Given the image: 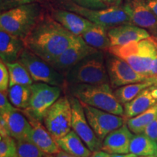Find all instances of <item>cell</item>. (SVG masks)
<instances>
[{
	"mask_svg": "<svg viewBox=\"0 0 157 157\" xmlns=\"http://www.w3.org/2000/svg\"><path fill=\"white\" fill-rule=\"evenodd\" d=\"M66 83L100 84L109 83L105 55L103 50L90 54L73 66L65 76Z\"/></svg>",
	"mask_w": 157,
	"mask_h": 157,
	"instance_id": "5",
	"label": "cell"
},
{
	"mask_svg": "<svg viewBox=\"0 0 157 157\" xmlns=\"http://www.w3.org/2000/svg\"><path fill=\"white\" fill-rule=\"evenodd\" d=\"M17 109H18L13 106L10 101H9L7 93L1 92L0 93V113H9Z\"/></svg>",
	"mask_w": 157,
	"mask_h": 157,
	"instance_id": "34",
	"label": "cell"
},
{
	"mask_svg": "<svg viewBox=\"0 0 157 157\" xmlns=\"http://www.w3.org/2000/svg\"><path fill=\"white\" fill-rule=\"evenodd\" d=\"M82 104L90 127L102 141L110 132L126 123L127 119L124 117L96 109L85 103H82Z\"/></svg>",
	"mask_w": 157,
	"mask_h": 157,
	"instance_id": "12",
	"label": "cell"
},
{
	"mask_svg": "<svg viewBox=\"0 0 157 157\" xmlns=\"http://www.w3.org/2000/svg\"><path fill=\"white\" fill-rule=\"evenodd\" d=\"M97 51L84 42L81 36H76L69 47L50 64L65 76L77 63Z\"/></svg>",
	"mask_w": 157,
	"mask_h": 157,
	"instance_id": "13",
	"label": "cell"
},
{
	"mask_svg": "<svg viewBox=\"0 0 157 157\" xmlns=\"http://www.w3.org/2000/svg\"><path fill=\"white\" fill-rule=\"evenodd\" d=\"M133 135L127 123L110 132L103 140L101 150L109 154L129 153V145Z\"/></svg>",
	"mask_w": 157,
	"mask_h": 157,
	"instance_id": "15",
	"label": "cell"
},
{
	"mask_svg": "<svg viewBox=\"0 0 157 157\" xmlns=\"http://www.w3.org/2000/svg\"><path fill=\"white\" fill-rule=\"evenodd\" d=\"M64 7L82 15L92 23L103 25L108 29L119 25L132 24L130 18L123 9L122 5L110 6L104 9L92 10L80 7L70 2L65 4Z\"/></svg>",
	"mask_w": 157,
	"mask_h": 157,
	"instance_id": "8",
	"label": "cell"
},
{
	"mask_svg": "<svg viewBox=\"0 0 157 157\" xmlns=\"http://www.w3.org/2000/svg\"><path fill=\"white\" fill-rule=\"evenodd\" d=\"M81 36L88 45L96 50L108 51L111 47L108 29L103 25L93 23Z\"/></svg>",
	"mask_w": 157,
	"mask_h": 157,
	"instance_id": "22",
	"label": "cell"
},
{
	"mask_svg": "<svg viewBox=\"0 0 157 157\" xmlns=\"http://www.w3.org/2000/svg\"><path fill=\"white\" fill-rule=\"evenodd\" d=\"M10 73V86L13 84L31 85L34 83L30 74L23 65L19 61L5 63Z\"/></svg>",
	"mask_w": 157,
	"mask_h": 157,
	"instance_id": "28",
	"label": "cell"
},
{
	"mask_svg": "<svg viewBox=\"0 0 157 157\" xmlns=\"http://www.w3.org/2000/svg\"><path fill=\"white\" fill-rule=\"evenodd\" d=\"M138 157H157V156H138Z\"/></svg>",
	"mask_w": 157,
	"mask_h": 157,
	"instance_id": "44",
	"label": "cell"
},
{
	"mask_svg": "<svg viewBox=\"0 0 157 157\" xmlns=\"http://www.w3.org/2000/svg\"><path fill=\"white\" fill-rule=\"evenodd\" d=\"M154 84H155V83L152 80H147L145 82L129 84L118 87L115 89L113 92L118 101L123 105L134 99L142 90Z\"/></svg>",
	"mask_w": 157,
	"mask_h": 157,
	"instance_id": "25",
	"label": "cell"
},
{
	"mask_svg": "<svg viewBox=\"0 0 157 157\" xmlns=\"http://www.w3.org/2000/svg\"><path fill=\"white\" fill-rule=\"evenodd\" d=\"M72 111L68 96H60L45 113L43 124L56 140L72 129Z\"/></svg>",
	"mask_w": 157,
	"mask_h": 157,
	"instance_id": "9",
	"label": "cell"
},
{
	"mask_svg": "<svg viewBox=\"0 0 157 157\" xmlns=\"http://www.w3.org/2000/svg\"><path fill=\"white\" fill-rule=\"evenodd\" d=\"M156 84H157V79H156Z\"/></svg>",
	"mask_w": 157,
	"mask_h": 157,
	"instance_id": "45",
	"label": "cell"
},
{
	"mask_svg": "<svg viewBox=\"0 0 157 157\" xmlns=\"http://www.w3.org/2000/svg\"><path fill=\"white\" fill-rule=\"evenodd\" d=\"M17 156V141L10 135L0 137V157Z\"/></svg>",
	"mask_w": 157,
	"mask_h": 157,
	"instance_id": "30",
	"label": "cell"
},
{
	"mask_svg": "<svg viewBox=\"0 0 157 157\" xmlns=\"http://www.w3.org/2000/svg\"><path fill=\"white\" fill-rule=\"evenodd\" d=\"M56 141L63 151L76 157H89L93 153L73 129Z\"/></svg>",
	"mask_w": 157,
	"mask_h": 157,
	"instance_id": "23",
	"label": "cell"
},
{
	"mask_svg": "<svg viewBox=\"0 0 157 157\" xmlns=\"http://www.w3.org/2000/svg\"><path fill=\"white\" fill-rule=\"evenodd\" d=\"M157 103V100L151 93V86L140 92L134 99L123 105L124 117L129 119L144 112Z\"/></svg>",
	"mask_w": 157,
	"mask_h": 157,
	"instance_id": "21",
	"label": "cell"
},
{
	"mask_svg": "<svg viewBox=\"0 0 157 157\" xmlns=\"http://www.w3.org/2000/svg\"><path fill=\"white\" fill-rule=\"evenodd\" d=\"M25 66L35 82H42L58 86L63 90L67 87L65 76L59 73L51 65L25 48L18 59Z\"/></svg>",
	"mask_w": 157,
	"mask_h": 157,
	"instance_id": "6",
	"label": "cell"
},
{
	"mask_svg": "<svg viewBox=\"0 0 157 157\" xmlns=\"http://www.w3.org/2000/svg\"><path fill=\"white\" fill-rule=\"evenodd\" d=\"M31 97L27 109L23 110L28 118L42 121L45 113L63 91L61 87L50 84L36 82L31 85Z\"/></svg>",
	"mask_w": 157,
	"mask_h": 157,
	"instance_id": "7",
	"label": "cell"
},
{
	"mask_svg": "<svg viewBox=\"0 0 157 157\" xmlns=\"http://www.w3.org/2000/svg\"><path fill=\"white\" fill-rule=\"evenodd\" d=\"M105 65L109 83L114 90L127 84L151 80L148 76L135 71L122 59L109 52L105 55Z\"/></svg>",
	"mask_w": 157,
	"mask_h": 157,
	"instance_id": "10",
	"label": "cell"
},
{
	"mask_svg": "<svg viewBox=\"0 0 157 157\" xmlns=\"http://www.w3.org/2000/svg\"><path fill=\"white\" fill-rule=\"evenodd\" d=\"M148 78L151 79L152 81H154L155 84H156V81L157 79V56L154 60V61L152 62L151 66L148 74Z\"/></svg>",
	"mask_w": 157,
	"mask_h": 157,
	"instance_id": "37",
	"label": "cell"
},
{
	"mask_svg": "<svg viewBox=\"0 0 157 157\" xmlns=\"http://www.w3.org/2000/svg\"><path fill=\"white\" fill-rule=\"evenodd\" d=\"M67 95L71 105L72 129L80 137L92 152L101 150L103 141L98 138L93 129L90 127L82 103L76 98L69 95Z\"/></svg>",
	"mask_w": 157,
	"mask_h": 157,
	"instance_id": "11",
	"label": "cell"
},
{
	"mask_svg": "<svg viewBox=\"0 0 157 157\" xmlns=\"http://www.w3.org/2000/svg\"><path fill=\"white\" fill-rule=\"evenodd\" d=\"M28 118V117H27ZM31 125L30 140L42 151L48 154H56L61 150L53 136L43 124L42 121L28 118Z\"/></svg>",
	"mask_w": 157,
	"mask_h": 157,
	"instance_id": "17",
	"label": "cell"
},
{
	"mask_svg": "<svg viewBox=\"0 0 157 157\" xmlns=\"http://www.w3.org/2000/svg\"><path fill=\"white\" fill-rule=\"evenodd\" d=\"M43 157H56V156H54V154H46Z\"/></svg>",
	"mask_w": 157,
	"mask_h": 157,
	"instance_id": "43",
	"label": "cell"
},
{
	"mask_svg": "<svg viewBox=\"0 0 157 157\" xmlns=\"http://www.w3.org/2000/svg\"><path fill=\"white\" fill-rule=\"evenodd\" d=\"M122 7L132 25L146 29L157 37V17L147 5L146 0H123Z\"/></svg>",
	"mask_w": 157,
	"mask_h": 157,
	"instance_id": "14",
	"label": "cell"
},
{
	"mask_svg": "<svg viewBox=\"0 0 157 157\" xmlns=\"http://www.w3.org/2000/svg\"><path fill=\"white\" fill-rule=\"evenodd\" d=\"M13 157H17V156H13Z\"/></svg>",
	"mask_w": 157,
	"mask_h": 157,
	"instance_id": "46",
	"label": "cell"
},
{
	"mask_svg": "<svg viewBox=\"0 0 157 157\" xmlns=\"http://www.w3.org/2000/svg\"><path fill=\"white\" fill-rule=\"evenodd\" d=\"M25 48L23 39L0 29V58L5 63L18 61Z\"/></svg>",
	"mask_w": 157,
	"mask_h": 157,
	"instance_id": "19",
	"label": "cell"
},
{
	"mask_svg": "<svg viewBox=\"0 0 157 157\" xmlns=\"http://www.w3.org/2000/svg\"><path fill=\"white\" fill-rule=\"evenodd\" d=\"M55 156L56 157H76V156H72V155L69 154L67 152L64 151H63L62 149L58 153H57L56 154H55Z\"/></svg>",
	"mask_w": 157,
	"mask_h": 157,
	"instance_id": "41",
	"label": "cell"
},
{
	"mask_svg": "<svg viewBox=\"0 0 157 157\" xmlns=\"http://www.w3.org/2000/svg\"><path fill=\"white\" fill-rule=\"evenodd\" d=\"M157 119V103L136 117L127 119V124L134 134L143 133L150 123Z\"/></svg>",
	"mask_w": 157,
	"mask_h": 157,
	"instance_id": "26",
	"label": "cell"
},
{
	"mask_svg": "<svg viewBox=\"0 0 157 157\" xmlns=\"http://www.w3.org/2000/svg\"><path fill=\"white\" fill-rule=\"evenodd\" d=\"M0 137L10 135L7 121L2 116H0Z\"/></svg>",
	"mask_w": 157,
	"mask_h": 157,
	"instance_id": "36",
	"label": "cell"
},
{
	"mask_svg": "<svg viewBox=\"0 0 157 157\" xmlns=\"http://www.w3.org/2000/svg\"><path fill=\"white\" fill-rule=\"evenodd\" d=\"M7 122L10 136L14 137L16 140L23 139H29L31 133V125L29 119L23 112H21V110L9 113H0Z\"/></svg>",
	"mask_w": 157,
	"mask_h": 157,
	"instance_id": "20",
	"label": "cell"
},
{
	"mask_svg": "<svg viewBox=\"0 0 157 157\" xmlns=\"http://www.w3.org/2000/svg\"><path fill=\"white\" fill-rule=\"evenodd\" d=\"M109 157H138L137 155L132 153L128 154H109Z\"/></svg>",
	"mask_w": 157,
	"mask_h": 157,
	"instance_id": "40",
	"label": "cell"
},
{
	"mask_svg": "<svg viewBox=\"0 0 157 157\" xmlns=\"http://www.w3.org/2000/svg\"><path fill=\"white\" fill-rule=\"evenodd\" d=\"M108 52L122 59L137 72L148 77L151 66L157 56V37L151 35L140 41L112 46Z\"/></svg>",
	"mask_w": 157,
	"mask_h": 157,
	"instance_id": "3",
	"label": "cell"
},
{
	"mask_svg": "<svg viewBox=\"0 0 157 157\" xmlns=\"http://www.w3.org/2000/svg\"><path fill=\"white\" fill-rule=\"evenodd\" d=\"M123 0H108L110 6H118L122 5Z\"/></svg>",
	"mask_w": 157,
	"mask_h": 157,
	"instance_id": "42",
	"label": "cell"
},
{
	"mask_svg": "<svg viewBox=\"0 0 157 157\" xmlns=\"http://www.w3.org/2000/svg\"><path fill=\"white\" fill-rule=\"evenodd\" d=\"M16 141L17 157H43L46 154L29 139Z\"/></svg>",
	"mask_w": 157,
	"mask_h": 157,
	"instance_id": "29",
	"label": "cell"
},
{
	"mask_svg": "<svg viewBox=\"0 0 157 157\" xmlns=\"http://www.w3.org/2000/svg\"><path fill=\"white\" fill-rule=\"evenodd\" d=\"M147 5L157 17V0H146Z\"/></svg>",
	"mask_w": 157,
	"mask_h": 157,
	"instance_id": "38",
	"label": "cell"
},
{
	"mask_svg": "<svg viewBox=\"0 0 157 157\" xmlns=\"http://www.w3.org/2000/svg\"><path fill=\"white\" fill-rule=\"evenodd\" d=\"M75 36L52 17H43L23 40L25 48L50 63L69 47Z\"/></svg>",
	"mask_w": 157,
	"mask_h": 157,
	"instance_id": "1",
	"label": "cell"
},
{
	"mask_svg": "<svg viewBox=\"0 0 157 157\" xmlns=\"http://www.w3.org/2000/svg\"><path fill=\"white\" fill-rule=\"evenodd\" d=\"M52 17L76 36H81L93 23L82 15L68 10H55L52 13Z\"/></svg>",
	"mask_w": 157,
	"mask_h": 157,
	"instance_id": "18",
	"label": "cell"
},
{
	"mask_svg": "<svg viewBox=\"0 0 157 157\" xmlns=\"http://www.w3.org/2000/svg\"><path fill=\"white\" fill-rule=\"evenodd\" d=\"M10 73L8 68L2 60L0 61V91L7 93L10 87Z\"/></svg>",
	"mask_w": 157,
	"mask_h": 157,
	"instance_id": "33",
	"label": "cell"
},
{
	"mask_svg": "<svg viewBox=\"0 0 157 157\" xmlns=\"http://www.w3.org/2000/svg\"><path fill=\"white\" fill-rule=\"evenodd\" d=\"M71 1L80 7L87 9L99 10L110 7L108 0H71Z\"/></svg>",
	"mask_w": 157,
	"mask_h": 157,
	"instance_id": "31",
	"label": "cell"
},
{
	"mask_svg": "<svg viewBox=\"0 0 157 157\" xmlns=\"http://www.w3.org/2000/svg\"><path fill=\"white\" fill-rule=\"evenodd\" d=\"M31 93V85L13 84L10 86L7 96L13 106L23 111L29 106Z\"/></svg>",
	"mask_w": 157,
	"mask_h": 157,
	"instance_id": "27",
	"label": "cell"
},
{
	"mask_svg": "<svg viewBox=\"0 0 157 157\" xmlns=\"http://www.w3.org/2000/svg\"><path fill=\"white\" fill-rule=\"evenodd\" d=\"M129 153L137 156H157V142L143 133L135 134L130 141Z\"/></svg>",
	"mask_w": 157,
	"mask_h": 157,
	"instance_id": "24",
	"label": "cell"
},
{
	"mask_svg": "<svg viewBox=\"0 0 157 157\" xmlns=\"http://www.w3.org/2000/svg\"><path fill=\"white\" fill-rule=\"evenodd\" d=\"M108 35L112 47L140 41L150 36L151 34L146 29L137 25L123 24L108 29Z\"/></svg>",
	"mask_w": 157,
	"mask_h": 157,
	"instance_id": "16",
	"label": "cell"
},
{
	"mask_svg": "<svg viewBox=\"0 0 157 157\" xmlns=\"http://www.w3.org/2000/svg\"><path fill=\"white\" fill-rule=\"evenodd\" d=\"M43 17L39 3L20 6L2 12L0 29L24 39Z\"/></svg>",
	"mask_w": 157,
	"mask_h": 157,
	"instance_id": "4",
	"label": "cell"
},
{
	"mask_svg": "<svg viewBox=\"0 0 157 157\" xmlns=\"http://www.w3.org/2000/svg\"><path fill=\"white\" fill-rule=\"evenodd\" d=\"M143 133L152 139L153 140L157 142V119L149 124L145 128Z\"/></svg>",
	"mask_w": 157,
	"mask_h": 157,
	"instance_id": "35",
	"label": "cell"
},
{
	"mask_svg": "<svg viewBox=\"0 0 157 157\" xmlns=\"http://www.w3.org/2000/svg\"><path fill=\"white\" fill-rule=\"evenodd\" d=\"M64 93L92 107L124 117L123 105L117 100L110 83L68 84Z\"/></svg>",
	"mask_w": 157,
	"mask_h": 157,
	"instance_id": "2",
	"label": "cell"
},
{
	"mask_svg": "<svg viewBox=\"0 0 157 157\" xmlns=\"http://www.w3.org/2000/svg\"><path fill=\"white\" fill-rule=\"evenodd\" d=\"M89 157H109V154L102 150H99L92 153Z\"/></svg>",
	"mask_w": 157,
	"mask_h": 157,
	"instance_id": "39",
	"label": "cell"
},
{
	"mask_svg": "<svg viewBox=\"0 0 157 157\" xmlns=\"http://www.w3.org/2000/svg\"><path fill=\"white\" fill-rule=\"evenodd\" d=\"M42 1V0H0V10L1 12H4L22 5L39 3Z\"/></svg>",
	"mask_w": 157,
	"mask_h": 157,
	"instance_id": "32",
	"label": "cell"
}]
</instances>
